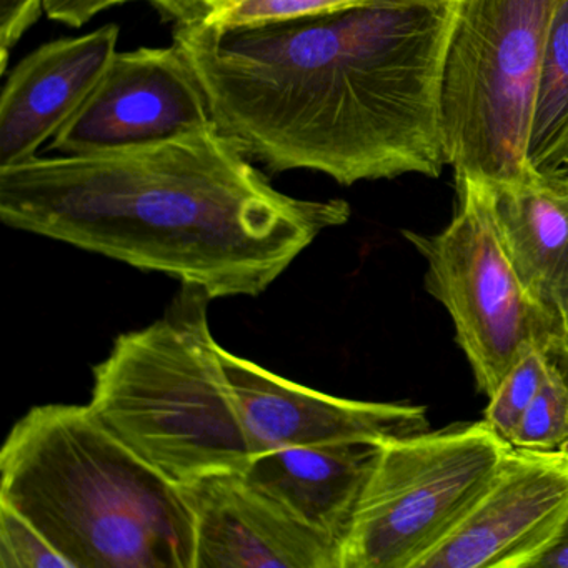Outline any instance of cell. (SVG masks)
Listing matches in <instances>:
<instances>
[{"label":"cell","mask_w":568,"mask_h":568,"mask_svg":"<svg viewBox=\"0 0 568 568\" xmlns=\"http://www.w3.org/2000/svg\"><path fill=\"white\" fill-rule=\"evenodd\" d=\"M460 0H375L264 24L175 26L219 131L272 174L342 185L438 178L440 89Z\"/></svg>","instance_id":"1"},{"label":"cell","mask_w":568,"mask_h":568,"mask_svg":"<svg viewBox=\"0 0 568 568\" xmlns=\"http://www.w3.org/2000/svg\"><path fill=\"white\" fill-rule=\"evenodd\" d=\"M251 161L215 124L139 151L38 155L0 169V221L211 301L257 297L351 205L284 194Z\"/></svg>","instance_id":"2"},{"label":"cell","mask_w":568,"mask_h":568,"mask_svg":"<svg viewBox=\"0 0 568 568\" xmlns=\"http://www.w3.org/2000/svg\"><path fill=\"white\" fill-rule=\"evenodd\" d=\"M0 501L74 568H195L181 485L122 444L89 405L31 408L0 454Z\"/></svg>","instance_id":"3"},{"label":"cell","mask_w":568,"mask_h":568,"mask_svg":"<svg viewBox=\"0 0 568 568\" xmlns=\"http://www.w3.org/2000/svg\"><path fill=\"white\" fill-rule=\"evenodd\" d=\"M209 295L182 287L165 314L115 338L89 407L165 478L244 474L255 455L209 325Z\"/></svg>","instance_id":"4"},{"label":"cell","mask_w":568,"mask_h":568,"mask_svg":"<svg viewBox=\"0 0 568 568\" xmlns=\"http://www.w3.org/2000/svg\"><path fill=\"white\" fill-rule=\"evenodd\" d=\"M557 0H460L445 54L440 135L455 181L515 184Z\"/></svg>","instance_id":"5"},{"label":"cell","mask_w":568,"mask_h":568,"mask_svg":"<svg viewBox=\"0 0 568 568\" xmlns=\"http://www.w3.org/2000/svg\"><path fill=\"white\" fill-rule=\"evenodd\" d=\"M510 450L485 420L378 442L341 568H417L464 520Z\"/></svg>","instance_id":"6"},{"label":"cell","mask_w":568,"mask_h":568,"mask_svg":"<svg viewBox=\"0 0 568 568\" xmlns=\"http://www.w3.org/2000/svg\"><path fill=\"white\" fill-rule=\"evenodd\" d=\"M455 184L460 205L450 225L437 235H404L427 261L428 294L450 314L478 390L490 398L521 355L547 348L560 334L501 247L487 185L470 179Z\"/></svg>","instance_id":"7"},{"label":"cell","mask_w":568,"mask_h":568,"mask_svg":"<svg viewBox=\"0 0 568 568\" xmlns=\"http://www.w3.org/2000/svg\"><path fill=\"white\" fill-rule=\"evenodd\" d=\"M212 125L204 89L181 48H141L114 55L51 149L59 155L139 151Z\"/></svg>","instance_id":"8"},{"label":"cell","mask_w":568,"mask_h":568,"mask_svg":"<svg viewBox=\"0 0 568 568\" xmlns=\"http://www.w3.org/2000/svg\"><path fill=\"white\" fill-rule=\"evenodd\" d=\"M568 515V452L511 447L484 494L417 568H530Z\"/></svg>","instance_id":"9"},{"label":"cell","mask_w":568,"mask_h":568,"mask_svg":"<svg viewBox=\"0 0 568 568\" xmlns=\"http://www.w3.org/2000/svg\"><path fill=\"white\" fill-rule=\"evenodd\" d=\"M221 358L242 422L258 454L351 442L378 444L430 427L427 412L417 405L334 397L278 377L224 347Z\"/></svg>","instance_id":"10"},{"label":"cell","mask_w":568,"mask_h":568,"mask_svg":"<svg viewBox=\"0 0 568 568\" xmlns=\"http://www.w3.org/2000/svg\"><path fill=\"white\" fill-rule=\"evenodd\" d=\"M194 515L195 568H341V548L242 474L181 485Z\"/></svg>","instance_id":"11"},{"label":"cell","mask_w":568,"mask_h":568,"mask_svg":"<svg viewBox=\"0 0 568 568\" xmlns=\"http://www.w3.org/2000/svg\"><path fill=\"white\" fill-rule=\"evenodd\" d=\"M119 36L121 29L109 24L59 39L12 69L0 98V169L38 158L71 121L118 54Z\"/></svg>","instance_id":"12"},{"label":"cell","mask_w":568,"mask_h":568,"mask_svg":"<svg viewBox=\"0 0 568 568\" xmlns=\"http://www.w3.org/2000/svg\"><path fill=\"white\" fill-rule=\"evenodd\" d=\"M487 185V184H485ZM501 247L525 291L558 334L568 331V174L531 169L515 184L487 185Z\"/></svg>","instance_id":"13"},{"label":"cell","mask_w":568,"mask_h":568,"mask_svg":"<svg viewBox=\"0 0 568 568\" xmlns=\"http://www.w3.org/2000/svg\"><path fill=\"white\" fill-rule=\"evenodd\" d=\"M377 452L372 442L275 448L255 455L242 477L342 550Z\"/></svg>","instance_id":"14"},{"label":"cell","mask_w":568,"mask_h":568,"mask_svg":"<svg viewBox=\"0 0 568 568\" xmlns=\"http://www.w3.org/2000/svg\"><path fill=\"white\" fill-rule=\"evenodd\" d=\"M527 162L541 174L568 165V0H557L535 91Z\"/></svg>","instance_id":"15"},{"label":"cell","mask_w":568,"mask_h":568,"mask_svg":"<svg viewBox=\"0 0 568 568\" xmlns=\"http://www.w3.org/2000/svg\"><path fill=\"white\" fill-rule=\"evenodd\" d=\"M550 374L547 348L535 347L521 355L490 397L484 420L510 444L518 424Z\"/></svg>","instance_id":"16"},{"label":"cell","mask_w":568,"mask_h":568,"mask_svg":"<svg viewBox=\"0 0 568 568\" xmlns=\"http://www.w3.org/2000/svg\"><path fill=\"white\" fill-rule=\"evenodd\" d=\"M510 445L524 450L567 452L568 387L551 362L547 382L521 417Z\"/></svg>","instance_id":"17"},{"label":"cell","mask_w":568,"mask_h":568,"mask_svg":"<svg viewBox=\"0 0 568 568\" xmlns=\"http://www.w3.org/2000/svg\"><path fill=\"white\" fill-rule=\"evenodd\" d=\"M0 568H74L48 537L0 501Z\"/></svg>","instance_id":"18"},{"label":"cell","mask_w":568,"mask_h":568,"mask_svg":"<svg viewBox=\"0 0 568 568\" xmlns=\"http://www.w3.org/2000/svg\"><path fill=\"white\" fill-rule=\"evenodd\" d=\"M368 2L375 0H222L205 22L224 28H239L342 11Z\"/></svg>","instance_id":"19"},{"label":"cell","mask_w":568,"mask_h":568,"mask_svg":"<svg viewBox=\"0 0 568 568\" xmlns=\"http://www.w3.org/2000/svg\"><path fill=\"white\" fill-rule=\"evenodd\" d=\"M44 0H0V74L8 71L11 51L41 19Z\"/></svg>","instance_id":"20"},{"label":"cell","mask_w":568,"mask_h":568,"mask_svg":"<svg viewBox=\"0 0 568 568\" xmlns=\"http://www.w3.org/2000/svg\"><path fill=\"white\" fill-rule=\"evenodd\" d=\"M128 2L132 0H44V9L51 21L78 29L84 28L101 12Z\"/></svg>","instance_id":"21"},{"label":"cell","mask_w":568,"mask_h":568,"mask_svg":"<svg viewBox=\"0 0 568 568\" xmlns=\"http://www.w3.org/2000/svg\"><path fill=\"white\" fill-rule=\"evenodd\" d=\"M175 26L205 22L222 0H149Z\"/></svg>","instance_id":"22"},{"label":"cell","mask_w":568,"mask_h":568,"mask_svg":"<svg viewBox=\"0 0 568 568\" xmlns=\"http://www.w3.org/2000/svg\"><path fill=\"white\" fill-rule=\"evenodd\" d=\"M530 568H568V515L554 540L531 561Z\"/></svg>","instance_id":"23"},{"label":"cell","mask_w":568,"mask_h":568,"mask_svg":"<svg viewBox=\"0 0 568 568\" xmlns=\"http://www.w3.org/2000/svg\"><path fill=\"white\" fill-rule=\"evenodd\" d=\"M547 355L551 364L560 372L561 378L568 387V331L551 341V344L547 347Z\"/></svg>","instance_id":"24"},{"label":"cell","mask_w":568,"mask_h":568,"mask_svg":"<svg viewBox=\"0 0 568 568\" xmlns=\"http://www.w3.org/2000/svg\"><path fill=\"white\" fill-rule=\"evenodd\" d=\"M567 174H568V168H567Z\"/></svg>","instance_id":"25"}]
</instances>
